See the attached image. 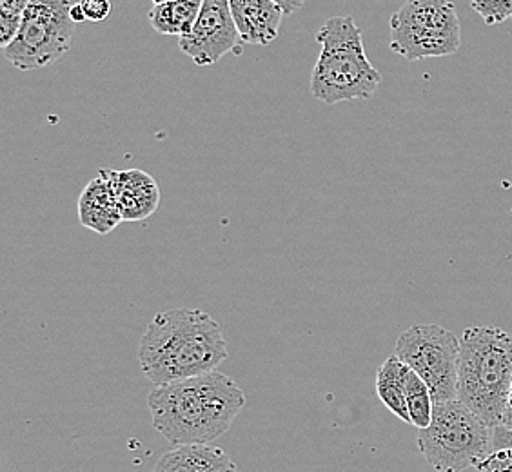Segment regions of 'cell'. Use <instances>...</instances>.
<instances>
[{"instance_id":"484cf974","label":"cell","mask_w":512,"mask_h":472,"mask_svg":"<svg viewBox=\"0 0 512 472\" xmlns=\"http://www.w3.org/2000/svg\"><path fill=\"white\" fill-rule=\"evenodd\" d=\"M512 20V19H511Z\"/></svg>"},{"instance_id":"5b68a950","label":"cell","mask_w":512,"mask_h":472,"mask_svg":"<svg viewBox=\"0 0 512 472\" xmlns=\"http://www.w3.org/2000/svg\"><path fill=\"white\" fill-rule=\"evenodd\" d=\"M416 442L438 472L465 471L494 453L493 427L460 400L434 404L431 425L418 429Z\"/></svg>"},{"instance_id":"5bb4252c","label":"cell","mask_w":512,"mask_h":472,"mask_svg":"<svg viewBox=\"0 0 512 472\" xmlns=\"http://www.w3.org/2000/svg\"><path fill=\"white\" fill-rule=\"evenodd\" d=\"M204 0H173L149 11L151 28L166 37H186L197 22Z\"/></svg>"},{"instance_id":"e0dca14e","label":"cell","mask_w":512,"mask_h":472,"mask_svg":"<svg viewBox=\"0 0 512 472\" xmlns=\"http://www.w3.org/2000/svg\"><path fill=\"white\" fill-rule=\"evenodd\" d=\"M31 0H0V46L8 48L19 35L22 17Z\"/></svg>"},{"instance_id":"8992f818","label":"cell","mask_w":512,"mask_h":472,"mask_svg":"<svg viewBox=\"0 0 512 472\" xmlns=\"http://www.w3.org/2000/svg\"><path fill=\"white\" fill-rule=\"evenodd\" d=\"M389 28V48L409 62L449 57L462 46L460 17L449 0H407Z\"/></svg>"},{"instance_id":"4fadbf2b","label":"cell","mask_w":512,"mask_h":472,"mask_svg":"<svg viewBox=\"0 0 512 472\" xmlns=\"http://www.w3.org/2000/svg\"><path fill=\"white\" fill-rule=\"evenodd\" d=\"M153 472H238L237 463L209 443L180 445L160 456Z\"/></svg>"},{"instance_id":"cb8c5ba5","label":"cell","mask_w":512,"mask_h":472,"mask_svg":"<svg viewBox=\"0 0 512 472\" xmlns=\"http://www.w3.org/2000/svg\"><path fill=\"white\" fill-rule=\"evenodd\" d=\"M71 19L75 20V24H80V22H88L86 19V15H84V11L80 8L79 2L71 8Z\"/></svg>"},{"instance_id":"44dd1931","label":"cell","mask_w":512,"mask_h":472,"mask_svg":"<svg viewBox=\"0 0 512 472\" xmlns=\"http://www.w3.org/2000/svg\"><path fill=\"white\" fill-rule=\"evenodd\" d=\"M493 449L500 451V449H512V429L507 427H494L493 429Z\"/></svg>"},{"instance_id":"7c38bea8","label":"cell","mask_w":512,"mask_h":472,"mask_svg":"<svg viewBox=\"0 0 512 472\" xmlns=\"http://www.w3.org/2000/svg\"><path fill=\"white\" fill-rule=\"evenodd\" d=\"M229 4L244 44L267 46L278 37L284 11L273 0H229Z\"/></svg>"},{"instance_id":"2e32d148","label":"cell","mask_w":512,"mask_h":472,"mask_svg":"<svg viewBox=\"0 0 512 472\" xmlns=\"http://www.w3.org/2000/svg\"><path fill=\"white\" fill-rule=\"evenodd\" d=\"M405 396H407V409L411 425L416 429H425L433 420L434 400L429 387L424 380L414 373L413 369H407L405 376Z\"/></svg>"},{"instance_id":"7a4b0ae2","label":"cell","mask_w":512,"mask_h":472,"mask_svg":"<svg viewBox=\"0 0 512 472\" xmlns=\"http://www.w3.org/2000/svg\"><path fill=\"white\" fill-rule=\"evenodd\" d=\"M227 356L217 320L188 307L158 313L138 345L140 369L155 387L211 373Z\"/></svg>"},{"instance_id":"52a82bcc","label":"cell","mask_w":512,"mask_h":472,"mask_svg":"<svg viewBox=\"0 0 512 472\" xmlns=\"http://www.w3.org/2000/svg\"><path fill=\"white\" fill-rule=\"evenodd\" d=\"M77 0H31L19 35L4 48V57L20 71H33L62 59L75 35L71 8Z\"/></svg>"},{"instance_id":"30bf717a","label":"cell","mask_w":512,"mask_h":472,"mask_svg":"<svg viewBox=\"0 0 512 472\" xmlns=\"http://www.w3.org/2000/svg\"><path fill=\"white\" fill-rule=\"evenodd\" d=\"M108 175L124 222H144L155 215L160 206L155 178L138 168L108 169Z\"/></svg>"},{"instance_id":"9c48e42d","label":"cell","mask_w":512,"mask_h":472,"mask_svg":"<svg viewBox=\"0 0 512 472\" xmlns=\"http://www.w3.org/2000/svg\"><path fill=\"white\" fill-rule=\"evenodd\" d=\"M178 48L200 68L217 64L227 53L240 55L244 42L231 15L229 0H204L193 30L178 39Z\"/></svg>"},{"instance_id":"9a60e30c","label":"cell","mask_w":512,"mask_h":472,"mask_svg":"<svg viewBox=\"0 0 512 472\" xmlns=\"http://www.w3.org/2000/svg\"><path fill=\"white\" fill-rule=\"evenodd\" d=\"M407 369L409 367L396 354L389 356L376 373V394L391 413L396 414L400 420L411 423L405 396Z\"/></svg>"},{"instance_id":"7402d4cb","label":"cell","mask_w":512,"mask_h":472,"mask_svg":"<svg viewBox=\"0 0 512 472\" xmlns=\"http://www.w3.org/2000/svg\"><path fill=\"white\" fill-rule=\"evenodd\" d=\"M273 2L284 11V15H293L296 11L302 10L306 4V0H273Z\"/></svg>"},{"instance_id":"ac0fdd59","label":"cell","mask_w":512,"mask_h":472,"mask_svg":"<svg viewBox=\"0 0 512 472\" xmlns=\"http://www.w3.org/2000/svg\"><path fill=\"white\" fill-rule=\"evenodd\" d=\"M469 4L487 26L512 19V0H469Z\"/></svg>"},{"instance_id":"ffe728a7","label":"cell","mask_w":512,"mask_h":472,"mask_svg":"<svg viewBox=\"0 0 512 472\" xmlns=\"http://www.w3.org/2000/svg\"><path fill=\"white\" fill-rule=\"evenodd\" d=\"M79 4L88 22H104L111 13L109 0H79Z\"/></svg>"},{"instance_id":"d4e9b609","label":"cell","mask_w":512,"mask_h":472,"mask_svg":"<svg viewBox=\"0 0 512 472\" xmlns=\"http://www.w3.org/2000/svg\"><path fill=\"white\" fill-rule=\"evenodd\" d=\"M155 6H160V4H168V2H173V0H151Z\"/></svg>"},{"instance_id":"3957f363","label":"cell","mask_w":512,"mask_h":472,"mask_svg":"<svg viewBox=\"0 0 512 472\" xmlns=\"http://www.w3.org/2000/svg\"><path fill=\"white\" fill-rule=\"evenodd\" d=\"M512 384V336L498 327H469L460 338L458 400L489 427H500Z\"/></svg>"},{"instance_id":"277c9868","label":"cell","mask_w":512,"mask_h":472,"mask_svg":"<svg viewBox=\"0 0 512 472\" xmlns=\"http://www.w3.org/2000/svg\"><path fill=\"white\" fill-rule=\"evenodd\" d=\"M320 55L311 75V93L327 106L369 100L382 84V73L367 59L364 35L353 17H331L316 33Z\"/></svg>"},{"instance_id":"603a6c76","label":"cell","mask_w":512,"mask_h":472,"mask_svg":"<svg viewBox=\"0 0 512 472\" xmlns=\"http://www.w3.org/2000/svg\"><path fill=\"white\" fill-rule=\"evenodd\" d=\"M503 427H507V429H512V384H511V393H509V402H507V409H505V414H503Z\"/></svg>"},{"instance_id":"d6986e66","label":"cell","mask_w":512,"mask_h":472,"mask_svg":"<svg viewBox=\"0 0 512 472\" xmlns=\"http://www.w3.org/2000/svg\"><path fill=\"white\" fill-rule=\"evenodd\" d=\"M478 472H512V449H500L489 454L485 460L476 463Z\"/></svg>"},{"instance_id":"ba28073f","label":"cell","mask_w":512,"mask_h":472,"mask_svg":"<svg viewBox=\"0 0 512 472\" xmlns=\"http://www.w3.org/2000/svg\"><path fill=\"white\" fill-rule=\"evenodd\" d=\"M394 354L418 374L434 404L458 400L460 340L442 325L418 324L404 331Z\"/></svg>"},{"instance_id":"6da1fadb","label":"cell","mask_w":512,"mask_h":472,"mask_svg":"<svg viewBox=\"0 0 512 472\" xmlns=\"http://www.w3.org/2000/svg\"><path fill=\"white\" fill-rule=\"evenodd\" d=\"M246 402L237 382L218 371L157 385L148 396L153 427L177 447L215 442L231 429Z\"/></svg>"},{"instance_id":"8fae6325","label":"cell","mask_w":512,"mask_h":472,"mask_svg":"<svg viewBox=\"0 0 512 472\" xmlns=\"http://www.w3.org/2000/svg\"><path fill=\"white\" fill-rule=\"evenodd\" d=\"M79 220L86 229L99 235H109L124 222L120 215L117 197L113 193L108 169H102L97 177L89 180L79 198Z\"/></svg>"}]
</instances>
